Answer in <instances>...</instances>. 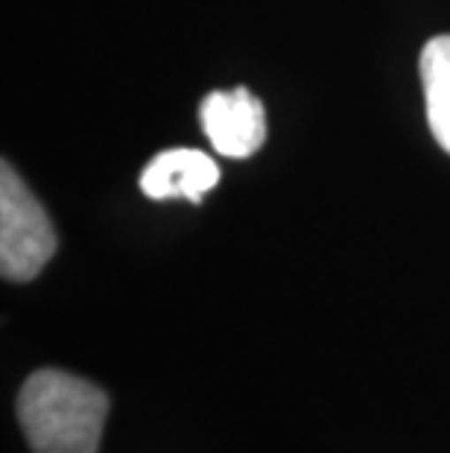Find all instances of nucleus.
Segmentation results:
<instances>
[{"instance_id": "obj_1", "label": "nucleus", "mask_w": 450, "mask_h": 453, "mask_svg": "<svg viewBox=\"0 0 450 453\" xmlns=\"http://www.w3.org/2000/svg\"><path fill=\"white\" fill-rule=\"evenodd\" d=\"M105 416L109 395L59 369L30 374L18 395V418L35 453H97Z\"/></svg>"}, {"instance_id": "obj_2", "label": "nucleus", "mask_w": 450, "mask_h": 453, "mask_svg": "<svg viewBox=\"0 0 450 453\" xmlns=\"http://www.w3.org/2000/svg\"><path fill=\"white\" fill-rule=\"evenodd\" d=\"M56 231L42 202L4 161L0 167V273L6 281H33L56 252Z\"/></svg>"}, {"instance_id": "obj_3", "label": "nucleus", "mask_w": 450, "mask_h": 453, "mask_svg": "<svg viewBox=\"0 0 450 453\" xmlns=\"http://www.w3.org/2000/svg\"><path fill=\"white\" fill-rule=\"evenodd\" d=\"M210 147L225 158H248L266 138V114L248 88L210 91L199 109Z\"/></svg>"}, {"instance_id": "obj_4", "label": "nucleus", "mask_w": 450, "mask_h": 453, "mask_svg": "<svg viewBox=\"0 0 450 453\" xmlns=\"http://www.w3.org/2000/svg\"><path fill=\"white\" fill-rule=\"evenodd\" d=\"M219 181L217 161L199 150H167L141 173V190L149 199H190L202 202Z\"/></svg>"}, {"instance_id": "obj_5", "label": "nucleus", "mask_w": 450, "mask_h": 453, "mask_svg": "<svg viewBox=\"0 0 450 453\" xmlns=\"http://www.w3.org/2000/svg\"><path fill=\"white\" fill-rule=\"evenodd\" d=\"M421 82H424L427 123L439 147L450 152V35L430 38L421 50Z\"/></svg>"}]
</instances>
